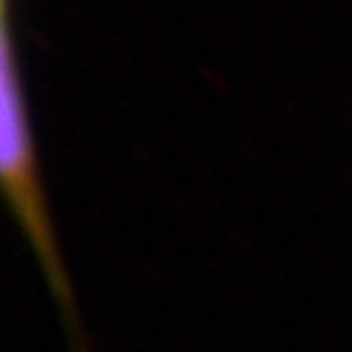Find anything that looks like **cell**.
<instances>
[{"instance_id": "6da1fadb", "label": "cell", "mask_w": 352, "mask_h": 352, "mask_svg": "<svg viewBox=\"0 0 352 352\" xmlns=\"http://www.w3.org/2000/svg\"><path fill=\"white\" fill-rule=\"evenodd\" d=\"M0 58H3L0 61V181H3V195L45 272V280L58 305L72 352H89V336L83 333V324H80L75 289L69 283V272L61 258V247H58L47 197H45V181H42L36 139L31 128L25 80H23L17 45H14L9 3H3Z\"/></svg>"}, {"instance_id": "7a4b0ae2", "label": "cell", "mask_w": 352, "mask_h": 352, "mask_svg": "<svg viewBox=\"0 0 352 352\" xmlns=\"http://www.w3.org/2000/svg\"><path fill=\"white\" fill-rule=\"evenodd\" d=\"M3 3H9V0H3Z\"/></svg>"}]
</instances>
